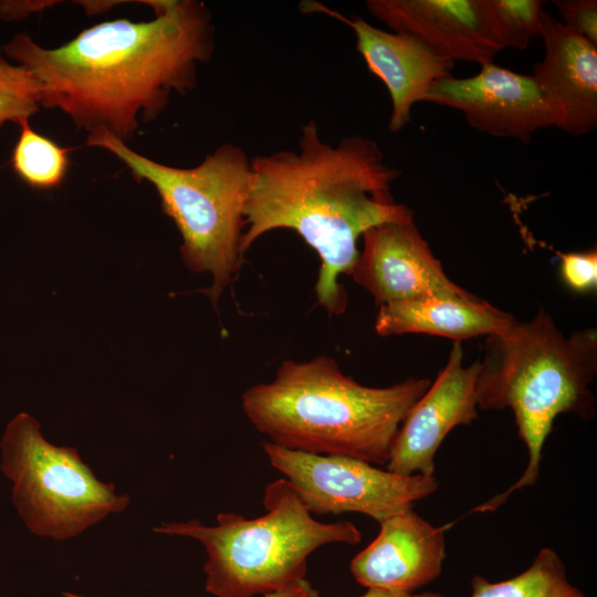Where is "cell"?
Listing matches in <instances>:
<instances>
[{"mask_svg": "<svg viewBox=\"0 0 597 597\" xmlns=\"http://www.w3.org/2000/svg\"><path fill=\"white\" fill-rule=\"evenodd\" d=\"M149 21L116 19L82 30L46 49L17 33L2 50L41 87L40 105L59 108L88 134L127 143L140 122L155 121L172 93L197 84V66L211 59L214 27L197 0L147 1Z\"/></svg>", "mask_w": 597, "mask_h": 597, "instance_id": "1", "label": "cell"}, {"mask_svg": "<svg viewBox=\"0 0 597 597\" xmlns=\"http://www.w3.org/2000/svg\"><path fill=\"white\" fill-rule=\"evenodd\" d=\"M400 174L386 164L373 139L352 135L333 146L322 140L311 119L302 126L297 151L280 150L251 160L241 249L245 253L275 229L295 231L321 260L318 304L339 315L346 308V293L338 279L349 275L359 237L385 222L413 219L390 191Z\"/></svg>", "mask_w": 597, "mask_h": 597, "instance_id": "2", "label": "cell"}, {"mask_svg": "<svg viewBox=\"0 0 597 597\" xmlns=\"http://www.w3.org/2000/svg\"><path fill=\"white\" fill-rule=\"evenodd\" d=\"M430 384L410 377L368 387L345 375L332 357L286 359L272 381L241 395V408L266 440L282 448L386 465L405 415Z\"/></svg>", "mask_w": 597, "mask_h": 597, "instance_id": "3", "label": "cell"}, {"mask_svg": "<svg viewBox=\"0 0 597 597\" xmlns=\"http://www.w3.org/2000/svg\"><path fill=\"white\" fill-rule=\"evenodd\" d=\"M597 374V331L565 336L543 308L505 333L486 336L475 383L479 410L511 409L528 461L520 479L471 512H491L516 490L533 486L554 420L574 413L589 421L596 399L589 389Z\"/></svg>", "mask_w": 597, "mask_h": 597, "instance_id": "4", "label": "cell"}, {"mask_svg": "<svg viewBox=\"0 0 597 597\" xmlns=\"http://www.w3.org/2000/svg\"><path fill=\"white\" fill-rule=\"evenodd\" d=\"M265 513L247 519L217 515V525L199 520L161 523L155 533L193 538L207 553L206 590L216 597L270 595L305 579L308 556L332 543L358 544L362 533L347 521H316L293 486L280 478L263 493Z\"/></svg>", "mask_w": 597, "mask_h": 597, "instance_id": "5", "label": "cell"}, {"mask_svg": "<svg viewBox=\"0 0 597 597\" xmlns=\"http://www.w3.org/2000/svg\"><path fill=\"white\" fill-rule=\"evenodd\" d=\"M86 144L121 159L137 181L157 191L163 211L180 232L181 259L196 273H209L205 291L217 307L224 289L240 270L245 230L251 160L238 145L226 143L192 168L171 167L145 157L106 132L88 134Z\"/></svg>", "mask_w": 597, "mask_h": 597, "instance_id": "6", "label": "cell"}, {"mask_svg": "<svg viewBox=\"0 0 597 597\" xmlns=\"http://www.w3.org/2000/svg\"><path fill=\"white\" fill-rule=\"evenodd\" d=\"M0 450L13 505L38 536L76 537L129 505L128 494H118L113 483L98 480L75 448L46 440L40 422L27 412L8 423Z\"/></svg>", "mask_w": 597, "mask_h": 597, "instance_id": "7", "label": "cell"}, {"mask_svg": "<svg viewBox=\"0 0 597 597\" xmlns=\"http://www.w3.org/2000/svg\"><path fill=\"white\" fill-rule=\"evenodd\" d=\"M262 449L313 515L360 513L378 523L434 493V476L402 475L363 460L295 451L269 440Z\"/></svg>", "mask_w": 597, "mask_h": 597, "instance_id": "8", "label": "cell"}, {"mask_svg": "<svg viewBox=\"0 0 597 597\" xmlns=\"http://www.w3.org/2000/svg\"><path fill=\"white\" fill-rule=\"evenodd\" d=\"M425 102L461 111L474 129L494 137L528 143L544 128L557 127L563 114L533 75L493 63L469 77L452 74L436 82Z\"/></svg>", "mask_w": 597, "mask_h": 597, "instance_id": "9", "label": "cell"}, {"mask_svg": "<svg viewBox=\"0 0 597 597\" xmlns=\"http://www.w3.org/2000/svg\"><path fill=\"white\" fill-rule=\"evenodd\" d=\"M362 238L363 250L349 275L378 306L426 296L474 295L446 274L413 219L375 226Z\"/></svg>", "mask_w": 597, "mask_h": 597, "instance_id": "10", "label": "cell"}, {"mask_svg": "<svg viewBox=\"0 0 597 597\" xmlns=\"http://www.w3.org/2000/svg\"><path fill=\"white\" fill-rule=\"evenodd\" d=\"M478 370L479 359L464 366L461 342H453L444 367L405 415L391 444L388 471L434 476L436 453L447 434L479 417Z\"/></svg>", "mask_w": 597, "mask_h": 597, "instance_id": "11", "label": "cell"}, {"mask_svg": "<svg viewBox=\"0 0 597 597\" xmlns=\"http://www.w3.org/2000/svg\"><path fill=\"white\" fill-rule=\"evenodd\" d=\"M300 10L326 14L354 31L357 51L390 95V132H399L409 124L412 106L425 102L431 86L451 74L454 62L437 55L409 34L378 29L358 15L347 18L318 1H302Z\"/></svg>", "mask_w": 597, "mask_h": 597, "instance_id": "12", "label": "cell"}, {"mask_svg": "<svg viewBox=\"0 0 597 597\" xmlns=\"http://www.w3.org/2000/svg\"><path fill=\"white\" fill-rule=\"evenodd\" d=\"M369 13L437 55L480 66L502 51L485 0H368Z\"/></svg>", "mask_w": 597, "mask_h": 597, "instance_id": "13", "label": "cell"}, {"mask_svg": "<svg viewBox=\"0 0 597 597\" xmlns=\"http://www.w3.org/2000/svg\"><path fill=\"white\" fill-rule=\"evenodd\" d=\"M450 525L433 526L413 509L385 519L375 540L352 559L353 577L367 588L412 594L441 574Z\"/></svg>", "mask_w": 597, "mask_h": 597, "instance_id": "14", "label": "cell"}, {"mask_svg": "<svg viewBox=\"0 0 597 597\" xmlns=\"http://www.w3.org/2000/svg\"><path fill=\"white\" fill-rule=\"evenodd\" d=\"M540 36L545 54L533 76L559 106L558 129L582 136L597 127V44L544 12Z\"/></svg>", "mask_w": 597, "mask_h": 597, "instance_id": "15", "label": "cell"}, {"mask_svg": "<svg viewBox=\"0 0 597 597\" xmlns=\"http://www.w3.org/2000/svg\"><path fill=\"white\" fill-rule=\"evenodd\" d=\"M516 321L476 295L426 296L379 306L375 329L380 336L416 333L461 342L505 333Z\"/></svg>", "mask_w": 597, "mask_h": 597, "instance_id": "16", "label": "cell"}, {"mask_svg": "<svg viewBox=\"0 0 597 597\" xmlns=\"http://www.w3.org/2000/svg\"><path fill=\"white\" fill-rule=\"evenodd\" d=\"M470 597H586L567 578L566 566L551 547L542 548L527 569L507 580H471Z\"/></svg>", "mask_w": 597, "mask_h": 597, "instance_id": "17", "label": "cell"}, {"mask_svg": "<svg viewBox=\"0 0 597 597\" xmlns=\"http://www.w3.org/2000/svg\"><path fill=\"white\" fill-rule=\"evenodd\" d=\"M19 138L11 156L14 172L35 189L59 187L67 172L70 149L36 133L29 118L21 119Z\"/></svg>", "mask_w": 597, "mask_h": 597, "instance_id": "18", "label": "cell"}, {"mask_svg": "<svg viewBox=\"0 0 597 597\" xmlns=\"http://www.w3.org/2000/svg\"><path fill=\"white\" fill-rule=\"evenodd\" d=\"M495 38L502 50H525L540 36L545 1L485 0Z\"/></svg>", "mask_w": 597, "mask_h": 597, "instance_id": "19", "label": "cell"}, {"mask_svg": "<svg viewBox=\"0 0 597 597\" xmlns=\"http://www.w3.org/2000/svg\"><path fill=\"white\" fill-rule=\"evenodd\" d=\"M41 87L23 66L12 64L0 46V127L19 123L39 111Z\"/></svg>", "mask_w": 597, "mask_h": 597, "instance_id": "20", "label": "cell"}, {"mask_svg": "<svg viewBox=\"0 0 597 597\" xmlns=\"http://www.w3.org/2000/svg\"><path fill=\"white\" fill-rule=\"evenodd\" d=\"M559 273L567 287L585 293L597 286V251L558 253Z\"/></svg>", "mask_w": 597, "mask_h": 597, "instance_id": "21", "label": "cell"}, {"mask_svg": "<svg viewBox=\"0 0 597 597\" xmlns=\"http://www.w3.org/2000/svg\"><path fill=\"white\" fill-rule=\"evenodd\" d=\"M553 3L567 29L597 44L596 0H555Z\"/></svg>", "mask_w": 597, "mask_h": 597, "instance_id": "22", "label": "cell"}, {"mask_svg": "<svg viewBox=\"0 0 597 597\" xmlns=\"http://www.w3.org/2000/svg\"><path fill=\"white\" fill-rule=\"evenodd\" d=\"M63 597H88L75 593L64 591ZM263 597H320L318 593L314 590L306 579L287 587L283 590L265 595Z\"/></svg>", "mask_w": 597, "mask_h": 597, "instance_id": "23", "label": "cell"}, {"mask_svg": "<svg viewBox=\"0 0 597 597\" xmlns=\"http://www.w3.org/2000/svg\"><path fill=\"white\" fill-rule=\"evenodd\" d=\"M360 597H444V596L436 591L407 594V593H392V591L378 589V588H368V590Z\"/></svg>", "mask_w": 597, "mask_h": 597, "instance_id": "24", "label": "cell"}]
</instances>
